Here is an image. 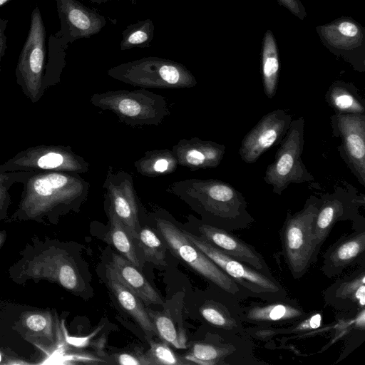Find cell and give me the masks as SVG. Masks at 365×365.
<instances>
[{
    "label": "cell",
    "mask_w": 365,
    "mask_h": 365,
    "mask_svg": "<svg viewBox=\"0 0 365 365\" xmlns=\"http://www.w3.org/2000/svg\"><path fill=\"white\" fill-rule=\"evenodd\" d=\"M11 0H0V7Z\"/></svg>",
    "instance_id": "60d3db41"
},
{
    "label": "cell",
    "mask_w": 365,
    "mask_h": 365,
    "mask_svg": "<svg viewBox=\"0 0 365 365\" xmlns=\"http://www.w3.org/2000/svg\"><path fill=\"white\" fill-rule=\"evenodd\" d=\"M26 324L29 329L40 332L50 326V320L43 314H33L26 318Z\"/></svg>",
    "instance_id": "d590c367"
},
{
    "label": "cell",
    "mask_w": 365,
    "mask_h": 365,
    "mask_svg": "<svg viewBox=\"0 0 365 365\" xmlns=\"http://www.w3.org/2000/svg\"><path fill=\"white\" fill-rule=\"evenodd\" d=\"M90 184L80 174L34 172L23 184L21 201L14 219L56 220L77 211L88 197Z\"/></svg>",
    "instance_id": "6da1fadb"
},
{
    "label": "cell",
    "mask_w": 365,
    "mask_h": 365,
    "mask_svg": "<svg viewBox=\"0 0 365 365\" xmlns=\"http://www.w3.org/2000/svg\"><path fill=\"white\" fill-rule=\"evenodd\" d=\"M325 303L356 315L365 309V263L331 284L324 293Z\"/></svg>",
    "instance_id": "44dd1931"
},
{
    "label": "cell",
    "mask_w": 365,
    "mask_h": 365,
    "mask_svg": "<svg viewBox=\"0 0 365 365\" xmlns=\"http://www.w3.org/2000/svg\"><path fill=\"white\" fill-rule=\"evenodd\" d=\"M66 45L55 34L51 35L48 39V58L46 64L43 89L46 90L60 81V76L66 65Z\"/></svg>",
    "instance_id": "f1b7e54d"
},
{
    "label": "cell",
    "mask_w": 365,
    "mask_h": 365,
    "mask_svg": "<svg viewBox=\"0 0 365 365\" xmlns=\"http://www.w3.org/2000/svg\"><path fill=\"white\" fill-rule=\"evenodd\" d=\"M261 73L265 96L272 99L276 94L279 76V56L275 37L271 30L264 34L261 51Z\"/></svg>",
    "instance_id": "484cf974"
},
{
    "label": "cell",
    "mask_w": 365,
    "mask_h": 365,
    "mask_svg": "<svg viewBox=\"0 0 365 365\" xmlns=\"http://www.w3.org/2000/svg\"><path fill=\"white\" fill-rule=\"evenodd\" d=\"M292 116L277 109L264 115L243 138L239 154L248 164L255 163L268 149L278 145L287 133Z\"/></svg>",
    "instance_id": "9a60e30c"
},
{
    "label": "cell",
    "mask_w": 365,
    "mask_h": 365,
    "mask_svg": "<svg viewBox=\"0 0 365 365\" xmlns=\"http://www.w3.org/2000/svg\"><path fill=\"white\" fill-rule=\"evenodd\" d=\"M101 327L97 328L93 333H91L89 336H83V337H72L66 335V341L68 344H70L72 346H76V347H85L93 342H91V339L93 336H95L99 331V330L101 329Z\"/></svg>",
    "instance_id": "74e56055"
},
{
    "label": "cell",
    "mask_w": 365,
    "mask_h": 365,
    "mask_svg": "<svg viewBox=\"0 0 365 365\" xmlns=\"http://www.w3.org/2000/svg\"><path fill=\"white\" fill-rule=\"evenodd\" d=\"M106 204L122 222L133 240L139 230V207L133 178L124 170L109 166L103 185Z\"/></svg>",
    "instance_id": "5bb4252c"
},
{
    "label": "cell",
    "mask_w": 365,
    "mask_h": 365,
    "mask_svg": "<svg viewBox=\"0 0 365 365\" xmlns=\"http://www.w3.org/2000/svg\"><path fill=\"white\" fill-rule=\"evenodd\" d=\"M225 146L199 138L182 139L175 144L172 152L178 164L190 170L215 168L221 163Z\"/></svg>",
    "instance_id": "7402d4cb"
},
{
    "label": "cell",
    "mask_w": 365,
    "mask_h": 365,
    "mask_svg": "<svg viewBox=\"0 0 365 365\" xmlns=\"http://www.w3.org/2000/svg\"><path fill=\"white\" fill-rule=\"evenodd\" d=\"M117 364L121 365H151L145 353L140 351H128L118 353L114 356Z\"/></svg>",
    "instance_id": "e575fe53"
},
{
    "label": "cell",
    "mask_w": 365,
    "mask_h": 365,
    "mask_svg": "<svg viewBox=\"0 0 365 365\" xmlns=\"http://www.w3.org/2000/svg\"><path fill=\"white\" fill-rule=\"evenodd\" d=\"M185 236L242 287L250 297L261 300L280 299L287 291L272 274L261 272L225 254L200 236L184 231Z\"/></svg>",
    "instance_id": "ba28073f"
},
{
    "label": "cell",
    "mask_w": 365,
    "mask_h": 365,
    "mask_svg": "<svg viewBox=\"0 0 365 365\" xmlns=\"http://www.w3.org/2000/svg\"><path fill=\"white\" fill-rule=\"evenodd\" d=\"M1 354H0V361H1Z\"/></svg>",
    "instance_id": "ee69618b"
},
{
    "label": "cell",
    "mask_w": 365,
    "mask_h": 365,
    "mask_svg": "<svg viewBox=\"0 0 365 365\" xmlns=\"http://www.w3.org/2000/svg\"><path fill=\"white\" fill-rule=\"evenodd\" d=\"M119 280L133 291L146 304H163V301L158 292L148 282L145 277L130 261L122 255H112L108 265Z\"/></svg>",
    "instance_id": "603a6c76"
},
{
    "label": "cell",
    "mask_w": 365,
    "mask_h": 365,
    "mask_svg": "<svg viewBox=\"0 0 365 365\" xmlns=\"http://www.w3.org/2000/svg\"><path fill=\"white\" fill-rule=\"evenodd\" d=\"M90 102L101 110L112 112L132 127L158 125L170 115L166 98L143 88L95 93Z\"/></svg>",
    "instance_id": "277c9868"
},
{
    "label": "cell",
    "mask_w": 365,
    "mask_h": 365,
    "mask_svg": "<svg viewBox=\"0 0 365 365\" xmlns=\"http://www.w3.org/2000/svg\"><path fill=\"white\" fill-rule=\"evenodd\" d=\"M8 24V19H0V73L1 71V61L2 57L5 55L7 48V38L5 34Z\"/></svg>",
    "instance_id": "f35d334b"
},
{
    "label": "cell",
    "mask_w": 365,
    "mask_h": 365,
    "mask_svg": "<svg viewBox=\"0 0 365 365\" xmlns=\"http://www.w3.org/2000/svg\"><path fill=\"white\" fill-rule=\"evenodd\" d=\"M106 73L117 81L143 88H191L197 84L184 65L158 56L122 63Z\"/></svg>",
    "instance_id": "5b68a950"
},
{
    "label": "cell",
    "mask_w": 365,
    "mask_h": 365,
    "mask_svg": "<svg viewBox=\"0 0 365 365\" xmlns=\"http://www.w3.org/2000/svg\"><path fill=\"white\" fill-rule=\"evenodd\" d=\"M133 5H135L138 0H129Z\"/></svg>",
    "instance_id": "b9f144b4"
},
{
    "label": "cell",
    "mask_w": 365,
    "mask_h": 365,
    "mask_svg": "<svg viewBox=\"0 0 365 365\" xmlns=\"http://www.w3.org/2000/svg\"><path fill=\"white\" fill-rule=\"evenodd\" d=\"M299 303L287 296L280 299L252 302L242 307L244 323L258 327L284 328L309 315Z\"/></svg>",
    "instance_id": "ac0fdd59"
},
{
    "label": "cell",
    "mask_w": 365,
    "mask_h": 365,
    "mask_svg": "<svg viewBox=\"0 0 365 365\" xmlns=\"http://www.w3.org/2000/svg\"><path fill=\"white\" fill-rule=\"evenodd\" d=\"M150 349L145 353L151 365H187L192 364L184 357L175 353L165 341L150 340Z\"/></svg>",
    "instance_id": "d6a6232c"
},
{
    "label": "cell",
    "mask_w": 365,
    "mask_h": 365,
    "mask_svg": "<svg viewBox=\"0 0 365 365\" xmlns=\"http://www.w3.org/2000/svg\"><path fill=\"white\" fill-rule=\"evenodd\" d=\"M178 161L171 150H148L134 163L137 172L146 177H157L175 171Z\"/></svg>",
    "instance_id": "4316f807"
},
{
    "label": "cell",
    "mask_w": 365,
    "mask_h": 365,
    "mask_svg": "<svg viewBox=\"0 0 365 365\" xmlns=\"http://www.w3.org/2000/svg\"><path fill=\"white\" fill-rule=\"evenodd\" d=\"M46 28L38 6L31 12L27 38L15 69L16 81L33 103L44 95L46 69Z\"/></svg>",
    "instance_id": "9c48e42d"
},
{
    "label": "cell",
    "mask_w": 365,
    "mask_h": 365,
    "mask_svg": "<svg viewBox=\"0 0 365 365\" xmlns=\"http://www.w3.org/2000/svg\"><path fill=\"white\" fill-rule=\"evenodd\" d=\"M34 171H13L0 173V219L6 217L11 203L9 189L15 183L24 184Z\"/></svg>",
    "instance_id": "836d02e7"
},
{
    "label": "cell",
    "mask_w": 365,
    "mask_h": 365,
    "mask_svg": "<svg viewBox=\"0 0 365 365\" xmlns=\"http://www.w3.org/2000/svg\"><path fill=\"white\" fill-rule=\"evenodd\" d=\"M365 259V228L358 226L356 230L341 236L332 244L323 255L321 267L328 278L341 274L346 268L363 264Z\"/></svg>",
    "instance_id": "d6986e66"
},
{
    "label": "cell",
    "mask_w": 365,
    "mask_h": 365,
    "mask_svg": "<svg viewBox=\"0 0 365 365\" xmlns=\"http://www.w3.org/2000/svg\"><path fill=\"white\" fill-rule=\"evenodd\" d=\"M136 240L146 261L159 266H166V247L149 227L139 229Z\"/></svg>",
    "instance_id": "1f68e13d"
},
{
    "label": "cell",
    "mask_w": 365,
    "mask_h": 365,
    "mask_svg": "<svg viewBox=\"0 0 365 365\" xmlns=\"http://www.w3.org/2000/svg\"><path fill=\"white\" fill-rule=\"evenodd\" d=\"M61 28L55 35L66 45L98 34L106 18L78 0H56Z\"/></svg>",
    "instance_id": "2e32d148"
},
{
    "label": "cell",
    "mask_w": 365,
    "mask_h": 365,
    "mask_svg": "<svg viewBox=\"0 0 365 365\" xmlns=\"http://www.w3.org/2000/svg\"><path fill=\"white\" fill-rule=\"evenodd\" d=\"M155 26L150 19L133 23L122 31L120 51L133 48H147L154 37Z\"/></svg>",
    "instance_id": "f546056e"
},
{
    "label": "cell",
    "mask_w": 365,
    "mask_h": 365,
    "mask_svg": "<svg viewBox=\"0 0 365 365\" xmlns=\"http://www.w3.org/2000/svg\"><path fill=\"white\" fill-rule=\"evenodd\" d=\"M89 163L70 145H37L16 153L0 164V173L13 171H55L84 174Z\"/></svg>",
    "instance_id": "30bf717a"
},
{
    "label": "cell",
    "mask_w": 365,
    "mask_h": 365,
    "mask_svg": "<svg viewBox=\"0 0 365 365\" xmlns=\"http://www.w3.org/2000/svg\"><path fill=\"white\" fill-rule=\"evenodd\" d=\"M279 4L286 8L293 15L300 20H304L307 16V11L299 0H277Z\"/></svg>",
    "instance_id": "8d00e7d4"
},
{
    "label": "cell",
    "mask_w": 365,
    "mask_h": 365,
    "mask_svg": "<svg viewBox=\"0 0 365 365\" xmlns=\"http://www.w3.org/2000/svg\"><path fill=\"white\" fill-rule=\"evenodd\" d=\"M335 185L332 192L319 197L320 205L315 219L313 233L316 252H319L334 225L340 221L350 220L359 225L364 220L360 215V207L365 205V196L359 193L351 184Z\"/></svg>",
    "instance_id": "8fae6325"
},
{
    "label": "cell",
    "mask_w": 365,
    "mask_h": 365,
    "mask_svg": "<svg viewBox=\"0 0 365 365\" xmlns=\"http://www.w3.org/2000/svg\"><path fill=\"white\" fill-rule=\"evenodd\" d=\"M325 101L337 113L365 114V101L351 82L334 81L325 93Z\"/></svg>",
    "instance_id": "d4e9b609"
},
{
    "label": "cell",
    "mask_w": 365,
    "mask_h": 365,
    "mask_svg": "<svg viewBox=\"0 0 365 365\" xmlns=\"http://www.w3.org/2000/svg\"><path fill=\"white\" fill-rule=\"evenodd\" d=\"M145 309L155 326L158 335L163 341L177 349H182L187 347V339L184 330L175 327L169 314L149 309Z\"/></svg>",
    "instance_id": "4dcf8cb0"
},
{
    "label": "cell",
    "mask_w": 365,
    "mask_h": 365,
    "mask_svg": "<svg viewBox=\"0 0 365 365\" xmlns=\"http://www.w3.org/2000/svg\"><path fill=\"white\" fill-rule=\"evenodd\" d=\"M324 46L359 72L365 71V29L351 17L341 16L316 27Z\"/></svg>",
    "instance_id": "7c38bea8"
},
{
    "label": "cell",
    "mask_w": 365,
    "mask_h": 365,
    "mask_svg": "<svg viewBox=\"0 0 365 365\" xmlns=\"http://www.w3.org/2000/svg\"><path fill=\"white\" fill-rule=\"evenodd\" d=\"M304 119L292 120L289 128L279 143L274 161L265 170L263 180L281 195L290 184H302L314 180L302 159L304 143Z\"/></svg>",
    "instance_id": "52a82bcc"
},
{
    "label": "cell",
    "mask_w": 365,
    "mask_h": 365,
    "mask_svg": "<svg viewBox=\"0 0 365 365\" xmlns=\"http://www.w3.org/2000/svg\"><path fill=\"white\" fill-rule=\"evenodd\" d=\"M107 278L108 287L122 309L138 324L147 335H158L141 299L119 280L109 266L107 268Z\"/></svg>",
    "instance_id": "cb8c5ba5"
},
{
    "label": "cell",
    "mask_w": 365,
    "mask_h": 365,
    "mask_svg": "<svg viewBox=\"0 0 365 365\" xmlns=\"http://www.w3.org/2000/svg\"><path fill=\"white\" fill-rule=\"evenodd\" d=\"M330 120L332 135L341 141L337 148L341 159L365 186V114L334 113Z\"/></svg>",
    "instance_id": "4fadbf2b"
},
{
    "label": "cell",
    "mask_w": 365,
    "mask_h": 365,
    "mask_svg": "<svg viewBox=\"0 0 365 365\" xmlns=\"http://www.w3.org/2000/svg\"><path fill=\"white\" fill-rule=\"evenodd\" d=\"M218 298L205 299L199 307V313L210 327L221 331L230 340H250L243 326L241 301L220 292Z\"/></svg>",
    "instance_id": "e0dca14e"
},
{
    "label": "cell",
    "mask_w": 365,
    "mask_h": 365,
    "mask_svg": "<svg viewBox=\"0 0 365 365\" xmlns=\"http://www.w3.org/2000/svg\"><path fill=\"white\" fill-rule=\"evenodd\" d=\"M155 221L159 232L175 257L190 266L217 289L240 301L250 298L242 287L185 236L183 230L169 220L157 218Z\"/></svg>",
    "instance_id": "8992f818"
},
{
    "label": "cell",
    "mask_w": 365,
    "mask_h": 365,
    "mask_svg": "<svg viewBox=\"0 0 365 365\" xmlns=\"http://www.w3.org/2000/svg\"><path fill=\"white\" fill-rule=\"evenodd\" d=\"M197 230L201 237L225 254L261 272L272 274L262 255L231 232L207 223L199 225Z\"/></svg>",
    "instance_id": "ffe728a7"
},
{
    "label": "cell",
    "mask_w": 365,
    "mask_h": 365,
    "mask_svg": "<svg viewBox=\"0 0 365 365\" xmlns=\"http://www.w3.org/2000/svg\"><path fill=\"white\" fill-rule=\"evenodd\" d=\"M105 205L110 222V229L106 235V242L114 247L123 257L140 269L141 264L136 254L133 239L112 210L106 204Z\"/></svg>",
    "instance_id": "83f0119b"
},
{
    "label": "cell",
    "mask_w": 365,
    "mask_h": 365,
    "mask_svg": "<svg viewBox=\"0 0 365 365\" xmlns=\"http://www.w3.org/2000/svg\"><path fill=\"white\" fill-rule=\"evenodd\" d=\"M168 192L197 208L209 225L230 232L249 227L255 219L247 210L242 194L230 184L217 179H186L173 182Z\"/></svg>",
    "instance_id": "7a4b0ae2"
},
{
    "label": "cell",
    "mask_w": 365,
    "mask_h": 365,
    "mask_svg": "<svg viewBox=\"0 0 365 365\" xmlns=\"http://www.w3.org/2000/svg\"><path fill=\"white\" fill-rule=\"evenodd\" d=\"M320 199L311 195L299 211L287 212L280 231L284 262L294 279H299L317 259L313 228Z\"/></svg>",
    "instance_id": "3957f363"
},
{
    "label": "cell",
    "mask_w": 365,
    "mask_h": 365,
    "mask_svg": "<svg viewBox=\"0 0 365 365\" xmlns=\"http://www.w3.org/2000/svg\"><path fill=\"white\" fill-rule=\"evenodd\" d=\"M1 235H0V243H1Z\"/></svg>",
    "instance_id": "7bdbcfd3"
},
{
    "label": "cell",
    "mask_w": 365,
    "mask_h": 365,
    "mask_svg": "<svg viewBox=\"0 0 365 365\" xmlns=\"http://www.w3.org/2000/svg\"><path fill=\"white\" fill-rule=\"evenodd\" d=\"M89 1L93 3L100 4L106 3V2H108L109 1H113V0H89Z\"/></svg>",
    "instance_id": "ab89813d"
}]
</instances>
